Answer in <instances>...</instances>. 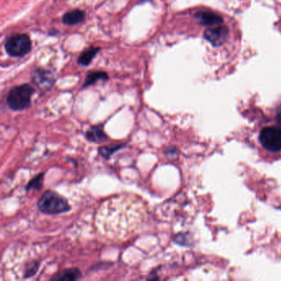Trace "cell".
I'll return each instance as SVG.
<instances>
[{
    "instance_id": "1",
    "label": "cell",
    "mask_w": 281,
    "mask_h": 281,
    "mask_svg": "<svg viewBox=\"0 0 281 281\" xmlns=\"http://www.w3.org/2000/svg\"><path fill=\"white\" fill-rule=\"evenodd\" d=\"M145 201L132 195H117L103 201L95 215L97 231L112 241H123L139 230L146 218Z\"/></svg>"
},
{
    "instance_id": "2",
    "label": "cell",
    "mask_w": 281,
    "mask_h": 281,
    "mask_svg": "<svg viewBox=\"0 0 281 281\" xmlns=\"http://www.w3.org/2000/svg\"><path fill=\"white\" fill-rule=\"evenodd\" d=\"M38 209L40 212L48 215H59L70 211V206L64 196L53 192L46 191L38 201Z\"/></svg>"
},
{
    "instance_id": "3",
    "label": "cell",
    "mask_w": 281,
    "mask_h": 281,
    "mask_svg": "<svg viewBox=\"0 0 281 281\" xmlns=\"http://www.w3.org/2000/svg\"><path fill=\"white\" fill-rule=\"evenodd\" d=\"M34 88L29 84L16 86L10 90L7 97V106L12 111H22L31 106Z\"/></svg>"
},
{
    "instance_id": "4",
    "label": "cell",
    "mask_w": 281,
    "mask_h": 281,
    "mask_svg": "<svg viewBox=\"0 0 281 281\" xmlns=\"http://www.w3.org/2000/svg\"><path fill=\"white\" fill-rule=\"evenodd\" d=\"M31 49V39L26 34L12 35L5 43V50L10 56H23L27 54Z\"/></svg>"
},
{
    "instance_id": "5",
    "label": "cell",
    "mask_w": 281,
    "mask_h": 281,
    "mask_svg": "<svg viewBox=\"0 0 281 281\" xmlns=\"http://www.w3.org/2000/svg\"><path fill=\"white\" fill-rule=\"evenodd\" d=\"M260 141L265 149L269 151H281V126L263 128L260 133Z\"/></svg>"
},
{
    "instance_id": "6",
    "label": "cell",
    "mask_w": 281,
    "mask_h": 281,
    "mask_svg": "<svg viewBox=\"0 0 281 281\" xmlns=\"http://www.w3.org/2000/svg\"><path fill=\"white\" fill-rule=\"evenodd\" d=\"M229 29L225 26H212L204 33V37L211 43L214 46H220L227 40Z\"/></svg>"
},
{
    "instance_id": "7",
    "label": "cell",
    "mask_w": 281,
    "mask_h": 281,
    "mask_svg": "<svg viewBox=\"0 0 281 281\" xmlns=\"http://www.w3.org/2000/svg\"><path fill=\"white\" fill-rule=\"evenodd\" d=\"M196 18L203 26H216L223 23L222 17L211 11L198 12L196 14Z\"/></svg>"
},
{
    "instance_id": "8",
    "label": "cell",
    "mask_w": 281,
    "mask_h": 281,
    "mask_svg": "<svg viewBox=\"0 0 281 281\" xmlns=\"http://www.w3.org/2000/svg\"><path fill=\"white\" fill-rule=\"evenodd\" d=\"M85 135L87 140L93 143H102L108 140L102 125H94L90 127L86 132Z\"/></svg>"
},
{
    "instance_id": "9",
    "label": "cell",
    "mask_w": 281,
    "mask_h": 281,
    "mask_svg": "<svg viewBox=\"0 0 281 281\" xmlns=\"http://www.w3.org/2000/svg\"><path fill=\"white\" fill-rule=\"evenodd\" d=\"M85 18V14L83 11L79 9L71 10L69 12H66L63 17V22L66 25H76L83 21Z\"/></svg>"
},
{
    "instance_id": "10",
    "label": "cell",
    "mask_w": 281,
    "mask_h": 281,
    "mask_svg": "<svg viewBox=\"0 0 281 281\" xmlns=\"http://www.w3.org/2000/svg\"><path fill=\"white\" fill-rule=\"evenodd\" d=\"M81 277V272L77 268L64 270L53 277L54 281H77Z\"/></svg>"
},
{
    "instance_id": "11",
    "label": "cell",
    "mask_w": 281,
    "mask_h": 281,
    "mask_svg": "<svg viewBox=\"0 0 281 281\" xmlns=\"http://www.w3.org/2000/svg\"><path fill=\"white\" fill-rule=\"evenodd\" d=\"M98 50H99V48L95 47H90L88 50H84L78 58V64L83 66L88 65L92 62V59L97 54Z\"/></svg>"
},
{
    "instance_id": "12",
    "label": "cell",
    "mask_w": 281,
    "mask_h": 281,
    "mask_svg": "<svg viewBox=\"0 0 281 281\" xmlns=\"http://www.w3.org/2000/svg\"><path fill=\"white\" fill-rule=\"evenodd\" d=\"M108 79V75L107 73L105 72H101V71H95L89 73L85 79V83H84V87H88V86L94 84L96 82L99 80H106Z\"/></svg>"
},
{
    "instance_id": "13",
    "label": "cell",
    "mask_w": 281,
    "mask_h": 281,
    "mask_svg": "<svg viewBox=\"0 0 281 281\" xmlns=\"http://www.w3.org/2000/svg\"><path fill=\"white\" fill-rule=\"evenodd\" d=\"M123 145H110V146L101 147L99 149V154L102 158L108 159L115 152L117 151L118 149H121Z\"/></svg>"
},
{
    "instance_id": "14",
    "label": "cell",
    "mask_w": 281,
    "mask_h": 281,
    "mask_svg": "<svg viewBox=\"0 0 281 281\" xmlns=\"http://www.w3.org/2000/svg\"><path fill=\"white\" fill-rule=\"evenodd\" d=\"M43 178H44V174L42 173L31 180V182H29L28 186L26 187V191L31 189L40 190L42 187Z\"/></svg>"
},
{
    "instance_id": "15",
    "label": "cell",
    "mask_w": 281,
    "mask_h": 281,
    "mask_svg": "<svg viewBox=\"0 0 281 281\" xmlns=\"http://www.w3.org/2000/svg\"><path fill=\"white\" fill-rule=\"evenodd\" d=\"M277 120L278 123L281 125V105L278 107L277 111Z\"/></svg>"
}]
</instances>
